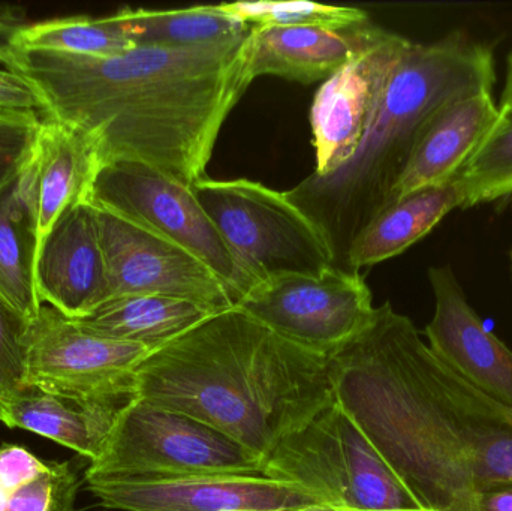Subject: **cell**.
<instances>
[{"label": "cell", "mask_w": 512, "mask_h": 511, "mask_svg": "<svg viewBox=\"0 0 512 511\" xmlns=\"http://www.w3.org/2000/svg\"><path fill=\"white\" fill-rule=\"evenodd\" d=\"M105 509L274 511L322 503L297 483L267 476L84 477Z\"/></svg>", "instance_id": "obj_12"}, {"label": "cell", "mask_w": 512, "mask_h": 511, "mask_svg": "<svg viewBox=\"0 0 512 511\" xmlns=\"http://www.w3.org/2000/svg\"><path fill=\"white\" fill-rule=\"evenodd\" d=\"M510 266H511V278H512V249L510 251Z\"/></svg>", "instance_id": "obj_35"}, {"label": "cell", "mask_w": 512, "mask_h": 511, "mask_svg": "<svg viewBox=\"0 0 512 511\" xmlns=\"http://www.w3.org/2000/svg\"><path fill=\"white\" fill-rule=\"evenodd\" d=\"M462 209L512 197V116H502L468 164L457 174Z\"/></svg>", "instance_id": "obj_26"}, {"label": "cell", "mask_w": 512, "mask_h": 511, "mask_svg": "<svg viewBox=\"0 0 512 511\" xmlns=\"http://www.w3.org/2000/svg\"><path fill=\"white\" fill-rule=\"evenodd\" d=\"M237 306L280 338L325 359L366 329L376 311L361 273L337 267L267 279Z\"/></svg>", "instance_id": "obj_10"}, {"label": "cell", "mask_w": 512, "mask_h": 511, "mask_svg": "<svg viewBox=\"0 0 512 511\" xmlns=\"http://www.w3.org/2000/svg\"><path fill=\"white\" fill-rule=\"evenodd\" d=\"M221 11L252 27H349L369 20L366 11L351 6L291 0V2H233L218 5Z\"/></svg>", "instance_id": "obj_27"}, {"label": "cell", "mask_w": 512, "mask_h": 511, "mask_svg": "<svg viewBox=\"0 0 512 511\" xmlns=\"http://www.w3.org/2000/svg\"><path fill=\"white\" fill-rule=\"evenodd\" d=\"M274 511H337L325 503L307 504V506L295 507V509L274 510Z\"/></svg>", "instance_id": "obj_34"}, {"label": "cell", "mask_w": 512, "mask_h": 511, "mask_svg": "<svg viewBox=\"0 0 512 511\" xmlns=\"http://www.w3.org/2000/svg\"><path fill=\"white\" fill-rule=\"evenodd\" d=\"M191 188L259 284L277 276L319 275L334 267L324 237L285 192L248 179L207 177Z\"/></svg>", "instance_id": "obj_7"}, {"label": "cell", "mask_w": 512, "mask_h": 511, "mask_svg": "<svg viewBox=\"0 0 512 511\" xmlns=\"http://www.w3.org/2000/svg\"><path fill=\"white\" fill-rule=\"evenodd\" d=\"M475 511H512V482L480 489L474 497Z\"/></svg>", "instance_id": "obj_31"}, {"label": "cell", "mask_w": 512, "mask_h": 511, "mask_svg": "<svg viewBox=\"0 0 512 511\" xmlns=\"http://www.w3.org/2000/svg\"><path fill=\"white\" fill-rule=\"evenodd\" d=\"M387 32L370 18L349 27H252L249 72L254 80L274 75L301 84L325 81Z\"/></svg>", "instance_id": "obj_17"}, {"label": "cell", "mask_w": 512, "mask_h": 511, "mask_svg": "<svg viewBox=\"0 0 512 511\" xmlns=\"http://www.w3.org/2000/svg\"><path fill=\"white\" fill-rule=\"evenodd\" d=\"M38 234L20 176L0 197V297L32 323L41 308L36 290Z\"/></svg>", "instance_id": "obj_23"}, {"label": "cell", "mask_w": 512, "mask_h": 511, "mask_svg": "<svg viewBox=\"0 0 512 511\" xmlns=\"http://www.w3.org/2000/svg\"><path fill=\"white\" fill-rule=\"evenodd\" d=\"M44 119L35 111L0 110V197L23 173Z\"/></svg>", "instance_id": "obj_28"}, {"label": "cell", "mask_w": 512, "mask_h": 511, "mask_svg": "<svg viewBox=\"0 0 512 511\" xmlns=\"http://www.w3.org/2000/svg\"><path fill=\"white\" fill-rule=\"evenodd\" d=\"M134 398L194 417L265 462L333 404L334 390L325 357L234 306L150 354Z\"/></svg>", "instance_id": "obj_3"}, {"label": "cell", "mask_w": 512, "mask_h": 511, "mask_svg": "<svg viewBox=\"0 0 512 511\" xmlns=\"http://www.w3.org/2000/svg\"><path fill=\"white\" fill-rule=\"evenodd\" d=\"M26 342V384L77 401H131L138 369L153 353L93 335L45 303L29 324Z\"/></svg>", "instance_id": "obj_9"}, {"label": "cell", "mask_w": 512, "mask_h": 511, "mask_svg": "<svg viewBox=\"0 0 512 511\" xmlns=\"http://www.w3.org/2000/svg\"><path fill=\"white\" fill-rule=\"evenodd\" d=\"M135 47L195 50L245 38L252 26L218 5L183 9L123 8L116 12Z\"/></svg>", "instance_id": "obj_22"}, {"label": "cell", "mask_w": 512, "mask_h": 511, "mask_svg": "<svg viewBox=\"0 0 512 511\" xmlns=\"http://www.w3.org/2000/svg\"><path fill=\"white\" fill-rule=\"evenodd\" d=\"M102 167L101 150L92 135L45 117L32 155L20 174L39 249L65 213L90 203Z\"/></svg>", "instance_id": "obj_15"}, {"label": "cell", "mask_w": 512, "mask_h": 511, "mask_svg": "<svg viewBox=\"0 0 512 511\" xmlns=\"http://www.w3.org/2000/svg\"><path fill=\"white\" fill-rule=\"evenodd\" d=\"M108 300L150 294L188 300L212 314L237 306L231 288L182 246L149 228L96 209Z\"/></svg>", "instance_id": "obj_11"}, {"label": "cell", "mask_w": 512, "mask_h": 511, "mask_svg": "<svg viewBox=\"0 0 512 511\" xmlns=\"http://www.w3.org/2000/svg\"><path fill=\"white\" fill-rule=\"evenodd\" d=\"M249 35L195 50L137 47L105 59L15 50L5 66L38 90L47 117L92 135L104 165L140 162L192 186L254 81Z\"/></svg>", "instance_id": "obj_2"}, {"label": "cell", "mask_w": 512, "mask_h": 511, "mask_svg": "<svg viewBox=\"0 0 512 511\" xmlns=\"http://www.w3.org/2000/svg\"><path fill=\"white\" fill-rule=\"evenodd\" d=\"M116 12L107 17H69L27 23L15 38V50L51 51L81 57L120 56L134 50Z\"/></svg>", "instance_id": "obj_25"}, {"label": "cell", "mask_w": 512, "mask_h": 511, "mask_svg": "<svg viewBox=\"0 0 512 511\" xmlns=\"http://www.w3.org/2000/svg\"><path fill=\"white\" fill-rule=\"evenodd\" d=\"M411 41L387 35L321 84L310 110L316 176L345 165L360 147L391 72Z\"/></svg>", "instance_id": "obj_13"}, {"label": "cell", "mask_w": 512, "mask_h": 511, "mask_svg": "<svg viewBox=\"0 0 512 511\" xmlns=\"http://www.w3.org/2000/svg\"><path fill=\"white\" fill-rule=\"evenodd\" d=\"M327 360L334 401L433 510L475 511L480 489L512 482V408L442 362L390 302Z\"/></svg>", "instance_id": "obj_1"}, {"label": "cell", "mask_w": 512, "mask_h": 511, "mask_svg": "<svg viewBox=\"0 0 512 511\" xmlns=\"http://www.w3.org/2000/svg\"><path fill=\"white\" fill-rule=\"evenodd\" d=\"M188 476H264V461L194 417L132 398L84 477Z\"/></svg>", "instance_id": "obj_6"}, {"label": "cell", "mask_w": 512, "mask_h": 511, "mask_svg": "<svg viewBox=\"0 0 512 511\" xmlns=\"http://www.w3.org/2000/svg\"><path fill=\"white\" fill-rule=\"evenodd\" d=\"M496 80L493 48L462 30L427 44L411 42L355 155L333 173L309 174L285 192L324 237L334 267L348 272L355 237L391 203L433 117L451 102L493 93Z\"/></svg>", "instance_id": "obj_4"}, {"label": "cell", "mask_w": 512, "mask_h": 511, "mask_svg": "<svg viewBox=\"0 0 512 511\" xmlns=\"http://www.w3.org/2000/svg\"><path fill=\"white\" fill-rule=\"evenodd\" d=\"M71 462L44 461L27 447L0 446V511H81Z\"/></svg>", "instance_id": "obj_24"}, {"label": "cell", "mask_w": 512, "mask_h": 511, "mask_svg": "<svg viewBox=\"0 0 512 511\" xmlns=\"http://www.w3.org/2000/svg\"><path fill=\"white\" fill-rule=\"evenodd\" d=\"M435 315L429 347L472 386L512 408V351L478 317L451 266L429 269Z\"/></svg>", "instance_id": "obj_14"}, {"label": "cell", "mask_w": 512, "mask_h": 511, "mask_svg": "<svg viewBox=\"0 0 512 511\" xmlns=\"http://www.w3.org/2000/svg\"><path fill=\"white\" fill-rule=\"evenodd\" d=\"M465 192L459 179L418 189L381 210L360 231L349 249L348 272L381 264L403 254L430 233L451 210L463 207Z\"/></svg>", "instance_id": "obj_20"}, {"label": "cell", "mask_w": 512, "mask_h": 511, "mask_svg": "<svg viewBox=\"0 0 512 511\" xmlns=\"http://www.w3.org/2000/svg\"><path fill=\"white\" fill-rule=\"evenodd\" d=\"M36 290L41 303L80 320L107 302L108 279L98 215L81 204L60 218L39 249Z\"/></svg>", "instance_id": "obj_16"}, {"label": "cell", "mask_w": 512, "mask_h": 511, "mask_svg": "<svg viewBox=\"0 0 512 511\" xmlns=\"http://www.w3.org/2000/svg\"><path fill=\"white\" fill-rule=\"evenodd\" d=\"M29 323L0 297V410L26 386Z\"/></svg>", "instance_id": "obj_29"}, {"label": "cell", "mask_w": 512, "mask_h": 511, "mask_svg": "<svg viewBox=\"0 0 512 511\" xmlns=\"http://www.w3.org/2000/svg\"><path fill=\"white\" fill-rule=\"evenodd\" d=\"M501 117L492 92L445 105L415 147L391 203L418 189L445 185L456 179Z\"/></svg>", "instance_id": "obj_18"}, {"label": "cell", "mask_w": 512, "mask_h": 511, "mask_svg": "<svg viewBox=\"0 0 512 511\" xmlns=\"http://www.w3.org/2000/svg\"><path fill=\"white\" fill-rule=\"evenodd\" d=\"M0 110L35 111L47 117V105L27 78L0 69Z\"/></svg>", "instance_id": "obj_30"}, {"label": "cell", "mask_w": 512, "mask_h": 511, "mask_svg": "<svg viewBox=\"0 0 512 511\" xmlns=\"http://www.w3.org/2000/svg\"><path fill=\"white\" fill-rule=\"evenodd\" d=\"M89 204L149 228L200 258L231 288L237 305L259 285L227 245L191 186L149 165L108 162L96 177Z\"/></svg>", "instance_id": "obj_8"}, {"label": "cell", "mask_w": 512, "mask_h": 511, "mask_svg": "<svg viewBox=\"0 0 512 511\" xmlns=\"http://www.w3.org/2000/svg\"><path fill=\"white\" fill-rule=\"evenodd\" d=\"M502 116H512V51L507 59V77H505L504 92L499 104Z\"/></svg>", "instance_id": "obj_33"}, {"label": "cell", "mask_w": 512, "mask_h": 511, "mask_svg": "<svg viewBox=\"0 0 512 511\" xmlns=\"http://www.w3.org/2000/svg\"><path fill=\"white\" fill-rule=\"evenodd\" d=\"M125 404L77 401L26 384L3 405L0 423L47 438L92 462L101 455Z\"/></svg>", "instance_id": "obj_19"}, {"label": "cell", "mask_w": 512, "mask_h": 511, "mask_svg": "<svg viewBox=\"0 0 512 511\" xmlns=\"http://www.w3.org/2000/svg\"><path fill=\"white\" fill-rule=\"evenodd\" d=\"M212 315L188 300L134 294L113 297L74 321L93 335L143 345L155 353Z\"/></svg>", "instance_id": "obj_21"}, {"label": "cell", "mask_w": 512, "mask_h": 511, "mask_svg": "<svg viewBox=\"0 0 512 511\" xmlns=\"http://www.w3.org/2000/svg\"><path fill=\"white\" fill-rule=\"evenodd\" d=\"M26 24L18 12L11 8H0V62L3 65L14 54L15 38Z\"/></svg>", "instance_id": "obj_32"}, {"label": "cell", "mask_w": 512, "mask_h": 511, "mask_svg": "<svg viewBox=\"0 0 512 511\" xmlns=\"http://www.w3.org/2000/svg\"><path fill=\"white\" fill-rule=\"evenodd\" d=\"M264 476L297 483L337 511H435L336 401L273 450Z\"/></svg>", "instance_id": "obj_5"}]
</instances>
